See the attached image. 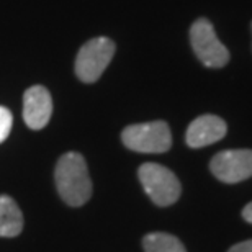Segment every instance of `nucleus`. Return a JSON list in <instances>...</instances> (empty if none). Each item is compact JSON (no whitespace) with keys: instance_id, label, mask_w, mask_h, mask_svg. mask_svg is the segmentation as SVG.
Here are the masks:
<instances>
[{"instance_id":"nucleus-5","label":"nucleus","mask_w":252,"mask_h":252,"mask_svg":"<svg viewBox=\"0 0 252 252\" xmlns=\"http://www.w3.org/2000/svg\"><path fill=\"white\" fill-rule=\"evenodd\" d=\"M190 43L196 58L206 67H223L229 61V51L216 36V32L206 18H198L190 28Z\"/></svg>"},{"instance_id":"nucleus-2","label":"nucleus","mask_w":252,"mask_h":252,"mask_svg":"<svg viewBox=\"0 0 252 252\" xmlns=\"http://www.w3.org/2000/svg\"><path fill=\"white\" fill-rule=\"evenodd\" d=\"M138 175L144 191L156 205L169 206L179 200L182 187L172 170L160 164L146 162L139 167Z\"/></svg>"},{"instance_id":"nucleus-12","label":"nucleus","mask_w":252,"mask_h":252,"mask_svg":"<svg viewBox=\"0 0 252 252\" xmlns=\"http://www.w3.org/2000/svg\"><path fill=\"white\" fill-rule=\"evenodd\" d=\"M228 252H252V239L249 241H243V243L233 246Z\"/></svg>"},{"instance_id":"nucleus-10","label":"nucleus","mask_w":252,"mask_h":252,"mask_svg":"<svg viewBox=\"0 0 252 252\" xmlns=\"http://www.w3.org/2000/svg\"><path fill=\"white\" fill-rule=\"evenodd\" d=\"M144 252H187L184 244L172 234L151 233L144 236Z\"/></svg>"},{"instance_id":"nucleus-4","label":"nucleus","mask_w":252,"mask_h":252,"mask_svg":"<svg viewBox=\"0 0 252 252\" xmlns=\"http://www.w3.org/2000/svg\"><path fill=\"white\" fill-rule=\"evenodd\" d=\"M115 54V43L108 38H94L80 48L75 59V74L85 84L97 82Z\"/></svg>"},{"instance_id":"nucleus-1","label":"nucleus","mask_w":252,"mask_h":252,"mask_svg":"<svg viewBox=\"0 0 252 252\" xmlns=\"http://www.w3.org/2000/svg\"><path fill=\"white\" fill-rule=\"evenodd\" d=\"M54 177L59 195L67 205L80 206L89 201L92 195V180L82 154H64L56 164Z\"/></svg>"},{"instance_id":"nucleus-11","label":"nucleus","mask_w":252,"mask_h":252,"mask_svg":"<svg viewBox=\"0 0 252 252\" xmlns=\"http://www.w3.org/2000/svg\"><path fill=\"white\" fill-rule=\"evenodd\" d=\"M12 125H13V117L10 113V110L0 107V144L8 138L10 131H12Z\"/></svg>"},{"instance_id":"nucleus-6","label":"nucleus","mask_w":252,"mask_h":252,"mask_svg":"<svg viewBox=\"0 0 252 252\" xmlns=\"http://www.w3.org/2000/svg\"><path fill=\"white\" fill-rule=\"evenodd\" d=\"M210 169L224 184H238L252 177V149L221 151L211 159Z\"/></svg>"},{"instance_id":"nucleus-8","label":"nucleus","mask_w":252,"mask_h":252,"mask_svg":"<svg viewBox=\"0 0 252 252\" xmlns=\"http://www.w3.org/2000/svg\"><path fill=\"white\" fill-rule=\"evenodd\" d=\"M226 131H228V126H226L224 120H221L216 115H201L190 123L185 141L193 149L205 148V146L223 139Z\"/></svg>"},{"instance_id":"nucleus-3","label":"nucleus","mask_w":252,"mask_h":252,"mask_svg":"<svg viewBox=\"0 0 252 252\" xmlns=\"http://www.w3.org/2000/svg\"><path fill=\"white\" fill-rule=\"evenodd\" d=\"M123 144L136 153L159 154L172 146V134L165 122H151L131 125L122 133Z\"/></svg>"},{"instance_id":"nucleus-9","label":"nucleus","mask_w":252,"mask_h":252,"mask_svg":"<svg viewBox=\"0 0 252 252\" xmlns=\"http://www.w3.org/2000/svg\"><path fill=\"white\" fill-rule=\"evenodd\" d=\"M23 229V215L13 198L0 195V238H15Z\"/></svg>"},{"instance_id":"nucleus-13","label":"nucleus","mask_w":252,"mask_h":252,"mask_svg":"<svg viewBox=\"0 0 252 252\" xmlns=\"http://www.w3.org/2000/svg\"><path fill=\"white\" fill-rule=\"evenodd\" d=\"M243 218L248 221V223L252 224V201L249 205H246L244 206V210H243Z\"/></svg>"},{"instance_id":"nucleus-7","label":"nucleus","mask_w":252,"mask_h":252,"mask_svg":"<svg viewBox=\"0 0 252 252\" xmlns=\"http://www.w3.org/2000/svg\"><path fill=\"white\" fill-rule=\"evenodd\" d=\"M53 113L51 95L43 85H34L25 92L23 97V118L28 128L41 129L48 125Z\"/></svg>"}]
</instances>
